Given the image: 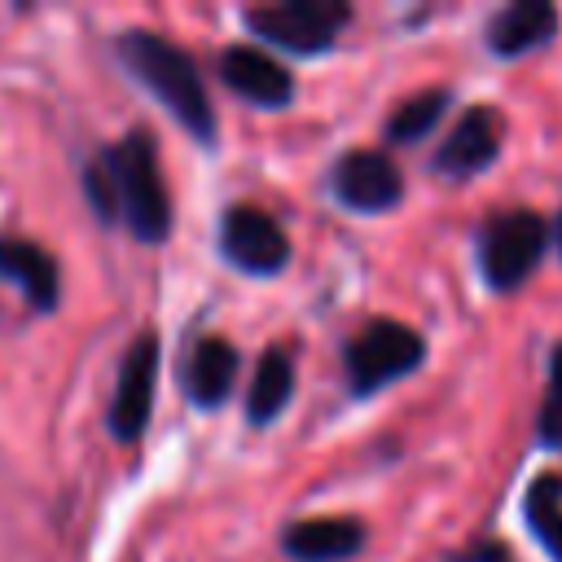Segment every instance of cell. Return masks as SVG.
I'll list each match as a JSON object with an SVG mask.
<instances>
[{"instance_id": "obj_1", "label": "cell", "mask_w": 562, "mask_h": 562, "mask_svg": "<svg viewBox=\"0 0 562 562\" xmlns=\"http://www.w3.org/2000/svg\"><path fill=\"white\" fill-rule=\"evenodd\" d=\"M83 193L105 224L123 220L132 237H140L145 246H158L171 233L167 184H162V171H158V158L145 132H132L127 140L92 158L83 171Z\"/></svg>"}, {"instance_id": "obj_2", "label": "cell", "mask_w": 562, "mask_h": 562, "mask_svg": "<svg viewBox=\"0 0 562 562\" xmlns=\"http://www.w3.org/2000/svg\"><path fill=\"white\" fill-rule=\"evenodd\" d=\"M119 57L158 97V105H167V114L193 140H202V145L215 140V114H211L202 75H198V66L184 48H176L171 40H162L154 31H123L119 35Z\"/></svg>"}, {"instance_id": "obj_3", "label": "cell", "mask_w": 562, "mask_h": 562, "mask_svg": "<svg viewBox=\"0 0 562 562\" xmlns=\"http://www.w3.org/2000/svg\"><path fill=\"white\" fill-rule=\"evenodd\" d=\"M544 241L549 228L536 211H501L487 220L483 237H479V268L487 277L492 290H514L522 285L536 263L544 259Z\"/></svg>"}, {"instance_id": "obj_4", "label": "cell", "mask_w": 562, "mask_h": 562, "mask_svg": "<svg viewBox=\"0 0 562 562\" xmlns=\"http://www.w3.org/2000/svg\"><path fill=\"white\" fill-rule=\"evenodd\" d=\"M426 356V342L417 329L400 325V321H369L351 342H347V378L356 395H373L386 382L413 373Z\"/></svg>"}, {"instance_id": "obj_5", "label": "cell", "mask_w": 562, "mask_h": 562, "mask_svg": "<svg viewBox=\"0 0 562 562\" xmlns=\"http://www.w3.org/2000/svg\"><path fill=\"white\" fill-rule=\"evenodd\" d=\"M351 9L338 0H285V4H263L246 13V26L255 35H263L268 44L285 48V53H325L338 31L347 26Z\"/></svg>"}, {"instance_id": "obj_6", "label": "cell", "mask_w": 562, "mask_h": 562, "mask_svg": "<svg viewBox=\"0 0 562 562\" xmlns=\"http://www.w3.org/2000/svg\"><path fill=\"white\" fill-rule=\"evenodd\" d=\"M220 250L233 268L250 277H272L290 263V237L285 228L259 211V206H228L220 220Z\"/></svg>"}, {"instance_id": "obj_7", "label": "cell", "mask_w": 562, "mask_h": 562, "mask_svg": "<svg viewBox=\"0 0 562 562\" xmlns=\"http://www.w3.org/2000/svg\"><path fill=\"white\" fill-rule=\"evenodd\" d=\"M334 198L360 215H378V211H391L400 198H404V176L400 167L378 154V149H351L334 162Z\"/></svg>"}, {"instance_id": "obj_8", "label": "cell", "mask_w": 562, "mask_h": 562, "mask_svg": "<svg viewBox=\"0 0 562 562\" xmlns=\"http://www.w3.org/2000/svg\"><path fill=\"white\" fill-rule=\"evenodd\" d=\"M154 386H158V338L140 334L119 364V386L110 400V430L114 439H140L149 413H154Z\"/></svg>"}, {"instance_id": "obj_9", "label": "cell", "mask_w": 562, "mask_h": 562, "mask_svg": "<svg viewBox=\"0 0 562 562\" xmlns=\"http://www.w3.org/2000/svg\"><path fill=\"white\" fill-rule=\"evenodd\" d=\"M496 154H501V119H496V110L474 105V110L461 114V123L439 145L430 167L439 176H448V180H470V176L487 171L496 162Z\"/></svg>"}, {"instance_id": "obj_10", "label": "cell", "mask_w": 562, "mask_h": 562, "mask_svg": "<svg viewBox=\"0 0 562 562\" xmlns=\"http://www.w3.org/2000/svg\"><path fill=\"white\" fill-rule=\"evenodd\" d=\"M220 79L237 97H246V101H255L263 110H281V105L294 101L290 70L281 61H272L263 48H250V44H233V48L220 53Z\"/></svg>"}, {"instance_id": "obj_11", "label": "cell", "mask_w": 562, "mask_h": 562, "mask_svg": "<svg viewBox=\"0 0 562 562\" xmlns=\"http://www.w3.org/2000/svg\"><path fill=\"white\" fill-rule=\"evenodd\" d=\"M281 549L294 562H342L364 549V527L356 518H303L285 527Z\"/></svg>"}, {"instance_id": "obj_12", "label": "cell", "mask_w": 562, "mask_h": 562, "mask_svg": "<svg viewBox=\"0 0 562 562\" xmlns=\"http://www.w3.org/2000/svg\"><path fill=\"white\" fill-rule=\"evenodd\" d=\"M553 31H558V9L549 0H518L487 22V48L496 57H522L549 44Z\"/></svg>"}, {"instance_id": "obj_13", "label": "cell", "mask_w": 562, "mask_h": 562, "mask_svg": "<svg viewBox=\"0 0 562 562\" xmlns=\"http://www.w3.org/2000/svg\"><path fill=\"white\" fill-rule=\"evenodd\" d=\"M0 277L22 285V294L31 299V307L53 312L61 299V281H57V259L48 250H40L35 241H18V237H0Z\"/></svg>"}, {"instance_id": "obj_14", "label": "cell", "mask_w": 562, "mask_h": 562, "mask_svg": "<svg viewBox=\"0 0 562 562\" xmlns=\"http://www.w3.org/2000/svg\"><path fill=\"white\" fill-rule=\"evenodd\" d=\"M237 378V347L224 338H202L189 356V373H184V391L198 408H220L233 391Z\"/></svg>"}, {"instance_id": "obj_15", "label": "cell", "mask_w": 562, "mask_h": 562, "mask_svg": "<svg viewBox=\"0 0 562 562\" xmlns=\"http://www.w3.org/2000/svg\"><path fill=\"white\" fill-rule=\"evenodd\" d=\"M294 395V364L285 351H263L259 369H255V382H250V395H246V417L255 426H268Z\"/></svg>"}, {"instance_id": "obj_16", "label": "cell", "mask_w": 562, "mask_h": 562, "mask_svg": "<svg viewBox=\"0 0 562 562\" xmlns=\"http://www.w3.org/2000/svg\"><path fill=\"white\" fill-rule=\"evenodd\" d=\"M522 518H527L531 536L549 549V558L562 562V474L531 479L527 501H522Z\"/></svg>"}, {"instance_id": "obj_17", "label": "cell", "mask_w": 562, "mask_h": 562, "mask_svg": "<svg viewBox=\"0 0 562 562\" xmlns=\"http://www.w3.org/2000/svg\"><path fill=\"white\" fill-rule=\"evenodd\" d=\"M448 110V92H422V97H408L391 119H386V140L395 145H413V140H426L439 119Z\"/></svg>"}, {"instance_id": "obj_18", "label": "cell", "mask_w": 562, "mask_h": 562, "mask_svg": "<svg viewBox=\"0 0 562 562\" xmlns=\"http://www.w3.org/2000/svg\"><path fill=\"white\" fill-rule=\"evenodd\" d=\"M540 439L549 448H562V347L553 351V364H549V395H544V408H540Z\"/></svg>"}, {"instance_id": "obj_19", "label": "cell", "mask_w": 562, "mask_h": 562, "mask_svg": "<svg viewBox=\"0 0 562 562\" xmlns=\"http://www.w3.org/2000/svg\"><path fill=\"white\" fill-rule=\"evenodd\" d=\"M553 237H558V250H562V215H558V224H553Z\"/></svg>"}]
</instances>
